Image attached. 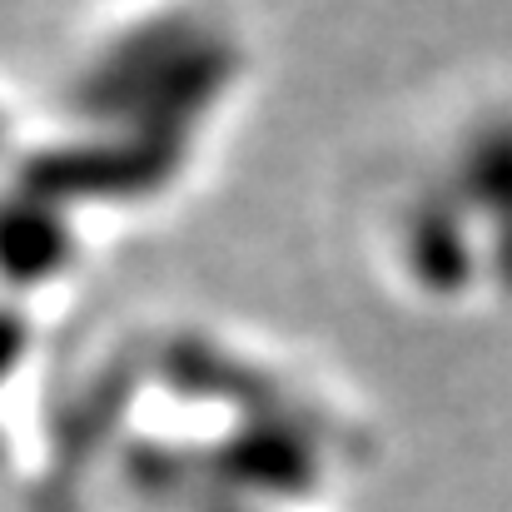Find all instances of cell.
<instances>
[{"label":"cell","mask_w":512,"mask_h":512,"mask_svg":"<svg viewBox=\"0 0 512 512\" xmlns=\"http://www.w3.org/2000/svg\"><path fill=\"white\" fill-rule=\"evenodd\" d=\"M393 259L413 299L438 314H512V95L453 115L393 209Z\"/></svg>","instance_id":"obj_1"}]
</instances>
